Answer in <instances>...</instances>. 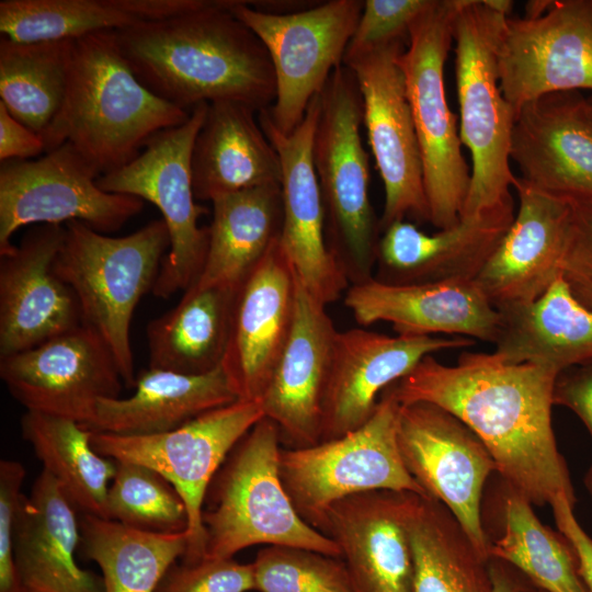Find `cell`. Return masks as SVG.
I'll use <instances>...</instances> for the list:
<instances>
[{"label":"cell","instance_id":"obj_29","mask_svg":"<svg viewBox=\"0 0 592 592\" xmlns=\"http://www.w3.org/2000/svg\"><path fill=\"white\" fill-rule=\"evenodd\" d=\"M496 475L481 505L489 558L510 563L545 592H588L566 536L544 525L533 504Z\"/></svg>","mask_w":592,"mask_h":592},{"label":"cell","instance_id":"obj_24","mask_svg":"<svg viewBox=\"0 0 592 592\" xmlns=\"http://www.w3.org/2000/svg\"><path fill=\"white\" fill-rule=\"evenodd\" d=\"M338 330L296 275L295 317L288 341L260 400L287 447L320 441L322 399Z\"/></svg>","mask_w":592,"mask_h":592},{"label":"cell","instance_id":"obj_33","mask_svg":"<svg viewBox=\"0 0 592 592\" xmlns=\"http://www.w3.org/2000/svg\"><path fill=\"white\" fill-rule=\"evenodd\" d=\"M212 205L206 258L192 286L238 291L281 237V184L220 195L212 201Z\"/></svg>","mask_w":592,"mask_h":592},{"label":"cell","instance_id":"obj_4","mask_svg":"<svg viewBox=\"0 0 592 592\" xmlns=\"http://www.w3.org/2000/svg\"><path fill=\"white\" fill-rule=\"evenodd\" d=\"M280 442L276 424L263 417L215 474L203 503V558H234L258 544L303 547L342 558L335 542L296 512L280 476Z\"/></svg>","mask_w":592,"mask_h":592},{"label":"cell","instance_id":"obj_41","mask_svg":"<svg viewBox=\"0 0 592 592\" xmlns=\"http://www.w3.org/2000/svg\"><path fill=\"white\" fill-rule=\"evenodd\" d=\"M251 563L259 592H357L342 558L312 549L267 545Z\"/></svg>","mask_w":592,"mask_h":592},{"label":"cell","instance_id":"obj_2","mask_svg":"<svg viewBox=\"0 0 592 592\" xmlns=\"http://www.w3.org/2000/svg\"><path fill=\"white\" fill-rule=\"evenodd\" d=\"M232 0H209L193 11L115 31L137 79L153 94L191 112L201 103L230 101L257 113L276 96L269 52L237 19Z\"/></svg>","mask_w":592,"mask_h":592},{"label":"cell","instance_id":"obj_54","mask_svg":"<svg viewBox=\"0 0 592 592\" xmlns=\"http://www.w3.org/2000/svg\"><path fill=\"white\" fill-rule=\"evenodd\" d=\"M522 592H545L544 590L539 589V588H536L535 585L531 584L530 587H527L525 590H523Z\"/></svg>","mask_w":592,"mask_h":592},{"label":"cell","instance_id":"obj_36","mask_svg":"<svg viewBox=\"0 0 592 592\" xmlns=\"http://www.w3.org/2000/svg\"><path fill=\"white\" fill-rule=\"evenodd\" d=\"M407 528L412 592H492L489 559L443 503L412 492Z\"/></svg>","mask_w":592,"mask_h":592},{"label":"cell","instance_id":"obj_8","mask_svg":"<svg viewBox=\"0 0 592 592\" xmlns=\"http://www.w3.org/2000/svg\"><path fill=\"white\" fill-rule=\"evenodd\" d=\"M458 5L459 0H433L398 57L421 151L429 223L436 229L460 221L471 178L444 83Z\"/></svg>","mask_w":592,"mask_h":592},{"label":"cell","instance_id":"obj_23","mask_svg":"<svg viewBox=\"0 0 592 592\" xmlns=\"http://www.w3.org/2000/svg\"><path fill=\"white\" fill-rule=\"evenodd\" d=\"M517 210L508 231L475 278L497 308L538 298L562 274L571 203L519 175L512 184Z\"/></svg>","mask_w":592,"mask_h":592},{"label":"cell","instance_id":"obj_6","mask_svg":"<svg viewBox=\"0 0 592 592\" xmlns=\"http://www.w3.org/2000/svg\"><path fill=\"white\" fill-rule=\"evenodd\" d=\"M312 161L328 247L350 285L374 277L379 218L369 200V160L362 137L363 100L356 78L338 66L319 93Z\"/></svg>","mask_w":592,"mask_h":592},{"label":"cell","instance_id":"obj_50","mask_svg":"<svg viewBox=\"0 0 592 592\" xmlns=\"http://www.w3.org/2000/svg\"><path fill=\"white\" fill-rule=\"evenodd\" d=\"M566 278L568 280L577 298L592 310V283L568 276H566Z\"/></svg>","mask_w":592,"mask_h":592},{"label":"cell","instance_id":"obj_49","mask_svg":"<svg viewBox=\"0 0 592 592\" xmlns=\"http://www.w3.org/2000/svg\"><path fill=\"white\" fill-rule=\"evenodd\" d=\"M489 573L492 583V592H522L532 583L510 563L489 558Z\"/></svg>","mask_w":592,"mask_h":592},{"label":"cell","instance_id":"obj_43","mask_svg":"<svg viewBox=\"0 0 592 592\" xmlns=\"http://www.w3.org/2000/svg\"><path fill=\"white\" fill-rule=\"evenodd\" d=\"M254 590L252 563L234 558H203L168 570L156 592H249Z\"/></svg>","mask_w":592,"mask_h":592},{"label":"cell","instance_id":"obj_52","mask_svg":"<svg viewBox=\"0 0 592 592\" xmlns=\"http://www.w3.org/2000/svg\"><path fill=\"white\" fill-rule=\"evenodd\" d=\"M483 3L492 11L509 18L514 2L511 0H482Z\"/></svg>","mask_w":592,"mask_h":592},{"label":"cell","instance_id":"obj_44","mask_svg":"<svg viewBox=\"0 0 592 592\" xmlns=\"http://www.w3.org/2000/svg\"><path fill=\"white\" fill-rule=\"evenodd\" d=\"M24 478L21 463L0 462V592H25L14 559V527Z\"/></svg>","mask_w":592,"mask_h":592},{"label":"cell","instance_id":"obj_12","mask_svg":"<svg viewBox=\"0 0 592 592\" xmlns=\"http://www.w3.org/2000/svg\"><path fill=\"white\" fill-rule=\"evenodd\" d=\"M263 417L259 402L237 400L169 432L136 436L92 431L91 443L102 456L155 469L177 489L189 516L182 562L194 563L204 557L207 488L230 451Z\"/></svg>","mask_w":592,"mask_h":592},{"label":"cell","instance_id":"obj_27","mask_svg":"<svg viewBox=\"0 0 592 592\" xmlns=\"http://www.w3.org/2000/svg\"><path fill=\"white\" fill-rule=\"evenodd\" d=\"M514 200L426 234L396 221L383 230L374 278L394 285L475 280L514 219Z\"/></svg>","mask_w":592,"mask_h":592},{"label":"cell","instance_id":"obj_42","mask_svg":"<svg viewBox=\"0 0 592 592\" xmlns=\"http://www.w3.org/2000/svg\"><path fill=\"white\" fill-rule=\"evenodd\" d=\"M432 1L365 0L343 60L392 42L408 41L412 24Z\"/></svg>","mask_w":592,"mask_h":592},{"label":"cell","instance_id":"obj_40","mask_svg":"<svg viewBox=\"0 0 592 592\" xmlns=\"http://www.w3.org/2000/svg\"><path fill=\"white\" fill-rule=\"evenodd\" d=\"M106 519L158 534L181 533L189 526L186 505L177 489L155 469L132 462H116Z\"/></svg>","mask_w":592,"mask_h":592},{"label":"cell","instance_id":"obj_14","mask_svg":"<svg viewBox=\"0 0 592 592\" xmlns=\"http://www.w3.org/2000/svg\"><path fill=\"white\" fill-rule=\"evenodd\" d=\"M405 43L392 42L343 60L361 90L363 124L384 184L380 235L406 217L430 221L421 151L398 62Z\"/></svg>","mask_w":592,"mask_h":592},{"label":"cell","instance_id":"obj_32","mask_svg":"<svg viewBox=\"0 0 592 592\" xmlns=\"http://www.w3.org/2000/svg\"><path fill=\"white\" fill-rule=\"evenodd\" d=\"M237 400L221 366L203 375L148 367L137 375L132 396L102 399L86 428L115 435L159 434Z\"/></svg>","mask_w":592,"mask_h":592},{"label":"cell","instance_id":"obj_20","mask_svg":"<svg viewBox=\"0 0 592 592\" xmlns=\"http://www.w3.org/2000/svg\"><path fill=\"white\" fill-rule=\"evenodd\" d=\"M65 226L35 225L0 254V357L81 326L76 295L54 272Z\"/></svg>","mask_w":592,"mask_h":592},{"label":"cell","instance_id":"obj_18","mask_svg":"<svg viewBox=\"0 0 592 592\" xmlns=\"http://www.w3.org/2000/svg\"><path fill=\"white\" fill-rule=\"evenodd\" d=\"M475 343L460 335L391 337L362 328L338 331L322 399L319 442L338 439L365 424L383 391L425 356Z\"/></svg>","mask_w":592,"mask_h":592},{"label":"cell","instance_id":"obj_38","mask_svg":"<svg viewBox=\"0 0 592 592\" xmlns=\"http://www.w3.org/2000/svg\"><path fill=\"white\" fill-rule=\"evenodd\" d=\"M79 527V546L101 568L104 592H156L187 547L186 531L143 532L89 514L80 515Z\"/></svg>","mask_w":592,"mask_h":592},{"label":"cell","instance_id":"obj_10","mask_svg":"<svg viewBox=\"0 0 592 592\" xmlns=\"http://www.w3.org/2000/svg\"><path fill=\"white\" fill-rule=\"evenodd\" d=\"M207 107L196 105L186 122L158 133L132 162L96 180L105 192L138 197L160 210L170 247L151 289L159 298L191 287L205 262L208 227L198 226L205 209L194 201L192 152Z\"/></svg>","mask_w":592,"mask_h":592},{"label":"cell","instance_id":"obj_26","mask_svg":"<svg viewBox=\"0 0 592 592\" xmlns=\"http://www.w3.org/2000/svg\"><path fill=\"white\" fill-rule=\"evenodd\" d=\"M411 493L363 492L341 499L326 511L319 532L339 546L357 592H412L407 528Z\"/></svg>","mask_w":592,"mask_h":592},{"label":"cell","instance_id":"obj_16","mask_svg":"<svg viewBox=\"0 0 592 592\" xmlns=\"http://www.w3.org/2000/svg\"><path fill=\"white\" fill-rule=\"evenodd\" d=\"M497 68L514 115L549 93L592 92V0H553L538 18H505Z\"/></svg>","mask_w":592,"mask_h":592},{"label":"cell","instance_id":"obj_45","mask_svg":"<svg viewBox=\"0 0 592 592\" xmlns=\"http://www.w3.org/2000/svg\"><path fill=\"white\" fill-rule=\"evenodd\" d=\"M571 203L562 273L592 283V201Z\"/></svg>","mask_w":592,"mask_h":592},{"label":"cell","instance_id":"obj_22","mask_svg":"<svg viewBox=\"0 0 592 592\" xmlns=\"http://www.w3.org/2000/svg\"><path fill=\"white\" fill-rule=\"evenodd\" d=\"M510 160L524 181L569 202L592 201V114L581 91L525 104L514 117Z\"/></svg>","mask_w":592,"mask_h":592},{"label":"cell","instance_id":"obj_17","mask_svg":"<svg viewBox=\"0 0 592 592\" xmlns=\"http://www.w3.org/2000/svg\"><path fill=\"white\" fill-rule=\"evenodd\" d=\"M0 377L26 411L84 426L102 399L119 397L124 384L103 340L80 326L33 349L0 357Z\"/></svg>","mask_w":592,"mask_h":592},{"label":"cell","instance_id":"obj_21","mask_svg":"<svg viewBox=\"0 0 592 592\" xmlns=\"http://www.w3.org/2000/svg\"><path fill=\"white\" fill-rule=\"evenodd\" d=\"M295 301L296 273L277 239L236 295L221 368L238 400L260 403L292 332Z\"/></svg>","mask_w":592,"mask_h":592},{"label":"cell","instance_id":"obj_7","mask_svg":"<svg viewBox=\"0 0 592 592\" xmlns=\"http://www.w3.org/2000/svg\"><path fill=\"white\" fill-rule=\"evenodd\" d=\"M505 18L482 0H459L454 19L459 136L471 157L470 187L460 219L513 200L510 143L515 115L503 96L497 68Z\"/></svg>","mask_w":592,"mask_h":592},{"label":"cell","instance_id":"obj_39","mask_svg":"<svg viewBox=\"0 0 592 592\" xmlns=\"http://www.w3.org/2000/svg\"><path fill=\"white\" fill-rule=\"evenodd\" d=\"M73 39L19 43L0 39V102L41 135L64 102Z\"/></svg>","mask_w":592,"mask_h":592},{"label":"cell","instance_id":"obj_3","mask_svg":"<svg viewBox=\"0 0 592 592\" xmlns=\"http://www.w3.org/2000/svg\"><path fill=\"white\" fill-rule=\"evenodd\" d=\"M190 113L147 89L122 55L116 32L102 31L73 39L64 102L39 136L45 152L68 143L103 175Z\"/></svg>","mask_w":592,"mask_h":592},{"label":"cell","instance_id":"obj_11","mask_svg":"<svg viewBox=\"0 0 592 592\" xmlns=\"http://www.w3.org/2000/svg\"><path fill=\"white\" fill-rule=\"evenodd\" d=\"M252 3L232 0L229 11L269 52L276 96L267 111L276 128L288 135L304 119L332 71L343 64L364 1L330 0L293 12L259 10Z\"/></svg>","mask_w":592,"mask_h":592},{"label":"cell","instance_id":"obj_46","mask_svg":"<svg viewBox=\"0 0 592 592\" xmlns=\"http://www.w3.org/2000/svg\"><path fill=\"white\" fill-rule=\"evenodd\" d=\"M554 406L570 409L592 439V362L558 374L553 391Z\"/></svg>","mask_w":592,"mask_h":592},{"label":"cell","instance_id":"obj_28","mask_svg":"<svg viewBox=\"0 0 592 592\" xmlns=\"http://www.w3.org/2000/svg\"><path fill=\"white\" fill-rule=\"evenodd\" d=\"M77 510L46 471L23 494L15 519L14 559L25 592H104L102 578L76 560Z\"/></svg>","mask_w":592,"mask_h":592},{"label":"cell","instance_id":"obj_19","mask_svg":"<svg viewBox=\"0 0 592 592\" xmlns=\"http://www.w3.org/2000/svg\"><path fill=\"white\" fill-rule=\"evenodd\" d=\"M320 109L319 94L304 119L288 135L273 124L267 109L258 113L264 134L278 153L282 179L281 243L306 289L320 303L335 301L350 286L326 238L325 209L312 161V141Z\"/></svg>","mask_w":592,"mask_h":592},{"label":"cell","instance_id":"obj_30","mask_svg":"<svg viewBox=\"0 0 592 592\" xmlns=\"http://www.w3.org/2000/svg\"><path fill=\"white\" fill-rule=\"evenodd\" d=\"M255 113L238 102L208 104L192 152L195 198L212 202L220 195L281 184L278 153Z\"/></svg>","mask_w":592,"mask_h":592},{"label":"cell","instance_id":"obj_51","mask_svg":"<svg viewBox=\"0 0 592 592\" xmlns=\"http://www.w3.org/2000/svg\"><path fill=\"white\" fill-rule=\"evenodd\" d=\"M553 0H531L525 4L526 19H535L543 15L551 5Z\"/></svg>","mask_w":592,"mask_h":592},{"label":"cell","instance_id":"obj_25","mask_svg":"<svg viewBox=\"0 0 592 592\" xmlns=\"http://www.w3.org/2000/svg\"><path fill=\"white\" fill-rule=\"evenodd\" d=\"M344 305L360 326L389 322L397 334H455L494 343L500 312L475 280L394 285L371 278L350 285Z\"/></svg>","mask_w":592,"mask_h":592},{"label":"cell","instance_id":"obj_34","mask_svg":"<svg viewBox=\"0 0 592 592\" xmlns=\"http://www.w3.org/2000/svg\"><path fill=\"white\" fill-rule=\"evenodd\" d=\"M209 0H1L2 37L19 43L76 39L173 18Z\"/></svg>","mask_w":592,"mask_h":592},{"label":"cell","instance_id":"obj_37","mask_svg":"<svg viewBox=\"0 0 592 592\" xmlns=\"http://www.w3.org/2000/svg\"><path fill=\"white\" fill-rule=\"evenodd\" d=\"M22 437L81 514L106 519V497L116 462L92 446V431L72 420L26 411Z\"/></svg>","mask_w":592,"mask_h":592},{"label":"cell","instance_id":"obj_9","mask_svg":"<svg viewBox=\"0 0 592 592\" xmlns=\"http://www.w3.org/2000/svg\"><path fill=\"white\" fill-rule=\"evenodd\" d=\"M400 403L386 388L371 419L338 439L281 447L282 483L298 515L319 531L326 511L350 496L409 491L429 497L407 470L397 441Z\"/></svg>","mask_w":592,"mask_h":592},{"label":"cell","instance_id":"obj_35","mask_svg":"<svg viewBox=\"0 0 592 592\" xmlns=\"http://www.w3.org/2000/svg\"><path fill=\"white\" fill-rule=\"evenodd\" d=\"M236 289L191 286L177 306L146 328L149 368L203 375L221 366Z\"/></svg>","mask_w":592,"mask_h":592},{"label":"cell","instance_id":"obj_5","mask_svg":"<svg viewBox=\"0 0 592 592\" xmlns=\"http://www.w3.org/2000/svg\"><path fill=\"white\" fill-rule=\"evenodd\" d=\"M169 247L162 219L123 237L70 221L54 261V272L77 297L81 325L106 344L128 388L135 387L137 377L132 318L141 297L152 289Z\"/></svg>","mask_w":592,"mask_h":592},{"label":"cell","instance_id":"obj_1","mask_svg":"<svg viewBox=\"0 0 592 592\" xmlns=\"http://www.w3.org/2000/svg\"><path fill=\"white\" fill-rule=\"evenodd\" d=\"M558 374L504 363L493 352L465 351L455 365L428 355L387 389L399 403L430 402L458 418L485 444L497 474L533 505H550L558 497L574 504L551 422Z\"/></svg>","mask_w":592,"mask_h":592},{"label":"cell","instance_id":"obj_48","mask_svg":"<svg viewBox=\"0 0 592 592\" xmlns=\"http://www.w3.org/2000/svg\"><path fill=\"white\" fill-rule=\"evenodd\" d=\"M45 152L42 137L12 116L0 102V161L29 160Z\"/></svg>","mask_w":592,"mask_h":592},{"label":"cell","instance_id":"obj_15","mask_svg":"<svg viewBox=\"0 0 592 592\" xmlns=\"http://www.w3.org/2000/svg\"><path fill=\"white\" fill-rule=\"evenodd\" d=\"M397 441L409 474L454 514L489 559L481 505L497 466L485 444L454 414L424 401L400 403Z\"/></svg>","mask_w":592,"mask_h":592},{"label":"cell","instance_id":"obj_13","mask_svg":"<svg viewBox=\"0 0 592 592\" xmlns=\"http://www.w3.org/2000/svg\"><path fill=\"white\" fill-rule=\"evenodd\" d=\"M99 172L66 143L35 160L0 164V254L14 244L12 236L26 225L81 221L114 232L144 208V201L101 190Z\"/></svg>","mask_w":592,"mask_h":592},{"label":"cell","instance_id":"obj_55","mask_svg":"<svg viewBox=\"0 0 592 592\" xmlns=\"http://www.w3.org/2000/svg\"><path fill=\"white\" fill-rule=\"evenodd\" d=\"M587 102H588L590 112L592 114V93L589 96H587Z\"/></svg>","mask_w":592,"mask_h":592},{"label":"cell","instance_id":"obj_31","mask_svg":"<svg viewBox=\"0 0 592 592\" xmlns=\"http://www.w3.org/2000/svg\"><path fill=\"white\" fill-rule=\"evenodd\" d=\"M494 351L508 364H536L561 373L592 362V310L563 273L535 300L499 308Z\"/></svg>","mask_w":592,"mask_h":592},{"label":"cell","instance_id":"obj_53","mask_svg":"<svg viewBox=\"0 0 592 592\" xmlns=\"http://www.w3.org/2000/svg\"><path fill=\"white\" fill-rule=\"evenodd\" d=\"M583 483H584V487L589 493V496L591 497L592 499V465L590 466V468L588 469V471L585 473V476H584V479H583Z\"/></svg>","mask_w":592,"mask_h":592},{"label":"cell","instance_id":"obj_47","mask_svg":"<svg viewBox=\"0 0 592 592\" xmlns=\"http://www.w3.org/2000/svg\"><path fill=\"white\" fill-rule=\"evenodd\" d=\"M554 519L561 532L572 545L579 565V572L588 590L592 592V537L577 520L574 504L566 497H558L550 503Z\"/></svg>","mask_w":592,"mask_h":592}]
</instances>
